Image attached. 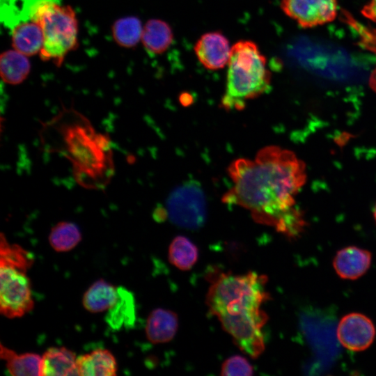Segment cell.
Here are the masks:
<instances>
[{
	"label": "cell",
	"instance_id": "cell-9",
	"mask_svg": "<svg viewBox=\"0 0 376 376\" xmlns=\"http://www.w3.org/2000/svg\"><path fill=\"white\" fill-rule=\"evenodd\" d=\"M376 330L371 320L363 314L352 313L343 316L337 327V338L345 348L363 351L373 343Z\"/></svg>",
	"mask_w": 376,
	"mask_h": 376
},
{
	"label": "cell",
	"instance_id": "cell-14",
	"mask_svg": "<svg viewBox=\"0 0 376 376\" xmlns=\"http://www.w3.org/2000/svg\"><path fill=\"white\" fill-rule=\"evenodd\" d=\"M77 368L80 376H114L117 362L110 351L99 348L77 357Z\"/></svg>",
	"mask_w": 376,
	"mask_h": 376
},
{
	"label": "cell",
	"instance_id": "cell-6",
	"mask_svg": "<svg viewBox=\"0 0 376 376\" xmlns=\"http://www.w3.org/2000/svg\"><path fill=\"white\" fill-rule=\"evenodd\" d=\"M32 20L41 28L43 42L39 55L60 66L65 56L78 45V22L70 6L43 1L33 9Z\"/></svg>",
	"mask_w": 376,
	"mask_h": 376
},
{
	"label": "cell",
	"instance_id": "cell-13",
	"mask_svg": "<svg viewBox=\"0 0 376 376\" xmlns=\"http://www.w3.org/2000/svg\"><path fill=\"white\" fill-rule=\"evenodd\" d=\"M78 375L77 357L65 347H52L41 356L40 376Z\"/></svg>",
	"mask_w": 376,
	"mask_h": 376
},
{
	"label": "cell",
	"instance_id": "cell-4",
	"mask_svg": "<svg viewBox=\"0 0 376 376\" xmlns=\"http://www.w3.org/2000/svg\"><path fill=\"white\" fill-rule=\"evenodd\" d=\"M226 90L221 105L227 111L242 110L247 101L268 92L271 73L265 56L251 40H240L231 48Z\"/></svg>",
	"mask_w": 376,
	"mask_h": 376
},
{
	"label": "cell",
	"instance_id": "cell-24",
	"mask_svg": "<svg viewBox=\"0 0 376 376\" xmlns=\"http://www.w3.org/2000/svg\"><path fill=\"white\" fill-rule=\"evenodd\" d=\"M253 369L251 363L244 357L235 355L227 359L221 368V375H251Z\"/></svg>",
	"mask_w": 376,
	"mask_h": 376
},
{
	"label": "cell",
	"instance_id": "cell-11",
	"mask_svg": "<svg viewBox=\"0 0 376 376\" xmlns=\"http://www.w3.org/2000/svg\"><path fill=\"white\" fill-rule=\"evenodd\" d=\"M371 253L357 246H347L339 250L333 260L336 274L343 279L355 280L369 269Z\"/></svg>",
	"mask_w": 376,
	"mask_h": 376
},
{
	"label": "cell",
	"instance_id": "cell-22",
	"mask_svg": "<svg viewBox=\"0 0 376 376\" xmlns=\"http://www.w3.org/2000/svg\"><path fill=\"white\" fill-rule=\"evenodd\" d=\"M169 262L180 270H189L198 257L197 246L185 236L175 237L169 247Z\"/></svg>",
	"mask_w": 376,
	"mask_h": 376
},
{
	"label": "cell",
	"instance_id": "cell-27",
	"mask_svg": "<svg viewBox=\"0 0 376 376\" xmlns=\"http://www.w3.org/2000/svg\"><path fill=\"white\" fill-rule=\"evenodd\" d=\"M373 217H374V219L376 221V203L373 207Z\"/></svg>",
	"mask_w": 376,
	"mask_h": 376
},
{
	"label": "cell",
	"instance_id": "cell-15",
	"mask_svg": "<svg viewBox=\"0 0 376 376\" xmlns=\"http://www.w3.org/2000/svg\"><path fill=\"white\" fill-rule=\"evenodd\" d=\"M117 299L107 311L105 321L114 330L132 328L136 321V305L134 295L123 286L117 287Z\"/></svg>",
	"mask_w": 376,
	"mask_h": 376
},
{
	"label": "cell",
	"instance_id": "cell-10",
	"mask_svg": "<svg viewBox=\"0 0 376 376\" xmlns=\"http://www.w3.org/2000/svg\"><path fill=\"white\" fill-rule=\"evenodd\" d=\"M231 48L224 35L213 31L205 33L200 37L194 46V52L205 68L216 70L228 65Z\"/></svg>",
	"mask_w": 376,
	"mask_h": 376
},
{
	"label": "cell",
	"instance_id": "cell-16",
	"mask_svg": "<svg viewBox=\"0 0 376 376\" xmlns=\"http://www.w3.org/2000/svg\"><path fill=\"white\" fill-rule=\"evenodd\" d=\"M11 41L14 49L27 56L40 53L43 42L41 28L32 19L19 24L12 31Z\"/></svg>",
	"mask_w": 376,
	"mask_h": 376
},
{
	"label": "cell",
	"instance_id": "cell-17",
	"mask_svg": "<svg viewBox=\"0 0 376 376\" xmlns=\"http://www.w3.org/2000/svg\"><path fill=\"white\" fill-rule=\"evenodd\" d=\"M118 297L117 287L100 279L86 290L82 298L84 308L91 313L108 311Z\"/></svg>",
	"mask_w": 376,
	"mask_h": 376
},
{
	"label": "cell",
	"instance_id": "cell-25",
	"mask_svg": "<svg viewBox=\"0 0 376 376\" xmlns=\"http://www.w3.org/2000/svg\"><path fill=\"white\" fill-rule=\"evenodd\" d=\"M362 15L376 23V0H369L361 10Z\"/></svg>",
	"mask_w": 376,
	"mask_h": 376
},
{
	"label": "cell",
	"instance_id": "cell-20",
	"mask_svg": "<svg viewBox=\"0 0 376 376\" xmlns=\"http://www.w3.org/2000/svg\"><path fill=\"white\" fill-rule=\"evenodd\" d=\"M31 64L27 56L13 49L3 52L0 57V72L2 80L8 84L23 82L29 75Z\"/></svg>",
	"mask_w": 376,
	"mask_h": 376
},
{
	"label": "cell",
	"instance_id": "cell-19",
	"mask_svg": "<svg viewBox=\"0 0 376 376\" xmlns=\"http://www.w3.org/2000/svg\"><path fill=\"white\" fill-rule=\"evenodd\" d=\"M1 359L13 376L40 375L41 356L32 352L18 354L1 343Z\"/></svg>",
	"mask_w": 376,
	"mask_h": 376
},
{
	"label": "cell",
	"instance_id": "cell-26",
	"mask_svg": "<svg viewBox=\"0 0 376 376\" xmlns=\"http://www.w3.org/2000/svg\"><path fill=\"white\" fill-rule=\"evenodd\" d=\"M368 84L372 90L376 92V67L370 75Z\"/></svg>",
	"mask_w": 376,
	"mask_h": 376
},
{
	"label": "cell",
	"instance_id": "cell-1",
	"mask_svg": "<svg viewBox=\"0 0 376 376\" xmlns=\"http://www.w3.org/2000/svg\"><path fill=\"white\" fill-rule=\"evenodd\" d=\"M228 173L233 185L224 195V203L248 210L256 222L288 236L301 230L305 221L295 197L306 182V166L294 152L267 146L253 160H235Z\"/></svg>",
	"mask_w": 376,
	"mask_h": 376
},
{
	"label": "cell",
	"instance_id": "cell-23",
	"mask_svg": "<svg viewBox=\"0 0 376 376\" xmlns=\"http://www.w3.org/2000/svg\"><path fill=\"white\" fill-rule=\"evenodd\" d=\"M141 22L134 16H127L117 19L112 25V36L116 42L123 47L136 46L141 39Z\"/></svg>",
	"mask_w": 376,
	"mask_h": 376
},
{
	"label": "cell",
	"instance_id": "cell-5",
	"mask_svg": "<svg viewBox=\"0 0 376 376\" xmlns=\"http://www.w3.org/2000/svg\"><path fill=\"white\" fill-rule=\"evenodd\" d=\"M33 256L18 244H10L2 233L0 241V312L8 318H20L34 306L26 274Z\"/></svg>",
	"mask_w": 376,
	"mask_h": 376
},
{
	"label": "cell",
	"instance_id": "cell-3",
	"mask_svg": "<svg viewBox=\"0 0 376 376\" xmlns=\"http://www.w3.org/2000/svg\"><path fill=\"white\" fill-rule=\"evenodd\" d=\"M42 136L51 152L71 163L77 182L90 189H102L114 173L110 138L98 133L91 122L73 109H64L42 128Z\"/></svg>",
	"mask_w": 376,
	"mask_h": 376
},
{
	"label": "cell",
	"instance_id": "cell-7",
	"mask_svg": "<svg viewBox=\"0 0 376 376\" xmlns=\"http://www.w3.org/2000/svg\"><path fill=\"white\" fill-rule=\"evenodd\" d=\"M164 207L167 219L181 228L198 229L206 221L205 196L201 184L195 180H187L174 188Z\"/></svg>",
	"mask_w": 376,
	"mask_h": 376
},
{
	"label": "cell",
	"instance_id": "cell-12",
	"mask_svg": "<svg viewBox=\"0 0 376 376\" xmlns=\"http://www.w3.org/2000/svg\"><path fill=\"white\" fill-rule=\"evenodd\" d=\"M178 328V318L171 310L156 308L149 314L145 331L148 340L154 344L164 343L171 340Z\"/></svg>",
	"mask_w": 376,
	"mask_h": 376
},
{
	"label": "cell",
	"instance_id": "cell-18",
	"mask_svg": "<svg viewBox=\"0 0 376 376\" xmlns=\"http://www.w3.org/2000/svg\"><path fill=\"white\" fill-rule=\"evenodd\" d=\"M173 40L172 29L163 20L150 19L143 27L141 40L149 53L152 54L164 53L172 44Z\"/></svg>",
	"mask_w": 376,
	"mask_h": 376
},
{
	"label": "cell",
	"instance_id": "cell-8",
	"mask_svg": "<svg viewBox=\"0 0 376 376\" xmlns=\"http://www.w3.org/2000/svg\"><path fill=\"white\" fill-rule=\"evenodd\" d=\"M283 13L302 28H313L334 21L336 0H281Z\"/></svg>",
	"mask_w": 376,
	"mask_h": 376
},
{
	"label": "cell",
	"instance_id": "cell-21",
	"mask_svg": "<svg viewBox=\"0 0 376 376\" xmlns=\"http://www.w3.org/2000/svg\"><path fill=\"white\" fill-rule=\"evenodd\" d=\"M81 239V233L77 225L65 221L54 225L48 237L50 246L57 252H67L73 249Z\"/></svg>",
	"mask_w": 376,
	"mask_h": 376
},
{
	"label": "cell",
	"instance_id": "cell-2",
	"mask_svg": "<svg viewBox=\"0 0 376 376\" xmlns=\"http://www.w3.org/2000/svg\"><path fill=\"white\" fill-rule=\"evenodd\" d=\"M206 295V304L235 345L251 358L265 350L263 328L268 317L262 304L269 298L266 276L250 272L244 274H214Z\"/></svg>",
	"mask_w": 376,
	"mask_h": 376
}]
</instances>
